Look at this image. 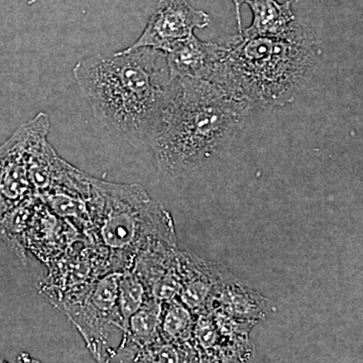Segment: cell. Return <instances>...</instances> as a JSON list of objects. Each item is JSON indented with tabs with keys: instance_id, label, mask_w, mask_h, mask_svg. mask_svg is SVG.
<instances>
[{
	"instance_id": "1",
	"label": "cell",
	"mask_w": 363,
	"mask_h": 363,
	"mask_svg": "<svg viewBox=\"0 0 363 363\" xmlns=\"http://www.w3.org/2000/svg\"><path fill=\"white\" fill-rule=\"evenodd\" d=\"M74 78L106 130L135 147L150 145L171 91L164 52L121 50L80 60Z\"/></svg>"
},
{
	"instance_id": "2",
	"label": "cell",
	"mask_w": 363,
	"mask_h": 363,
	"mask_svg": "<svg viewBox=\"0 0 363 363\" xmlns=\"http://www.w3.org/2000/svg\"><path fill=\"white\" fill-rule=\"evenodd\" d=\"M252 108L247 100L200 79H173L150 140L157 168L187 176L223 154Z\"/></svg>"
},
{
	"instance_id": "3",
	"label": "cell",
	"mask_w": 363,
	"mask_h": 363,
	"mask_svg": "<svg viewBox=\"0 0 363 363\" xmlns=\"http://www.w3.org/2000/svg\"><path fill=\"white\" fill-rule=\"evenodd\" d=\"M320 47L309 26L294 21L278 37L230 35V50L211 83L247 100L252 107L291 104L317 65Z\"/></svg>"
},
{
	"instance_id": "4",
	"label": "cell",
	"mask_w": 363,
	"mask_h": 363,
	"mask_svg": "<svg viewBox=\"0 0 363 363\" xmlns=\"http://www.w3.org/2000/svg\"><path fill=\"white\" fill-rule=\"evenodd\" d=\"M96 223L104 247L133 264L138 253L176 247L175 226L169 212L150 199L140 185H114L91 179Z\"/></svg>"
},
{
	"instance_id": "5",
	"label": "cell",
	"mask_w": 363,
	"mask_h": 363,
	"mask_svg": "<svg viewBox=\"0 0 363 363\" xmlns=\"http://www.w3.org/2000/svg\"><path fill=\"white\" fill-rule=\"evenodd\" d=\"M49 121L45 113L25 124L0 147V218L26 201L33 189L30 167L45 140Z\"/></svg>"
},
{
	"instance_id": "6",
	"label": "cell",
	"mask_w": 363,
	"mask_h": 363,
	"mask_svg": "<svg viewBox=\"0 0 363 363\" xmlns=\"http://www.w3.org/2000/svg\"><path fill=\"white\" fill-rule=\"evenodd\" d=\"M209 14L196 9L188 0H161L150 14L145 30L138 40L125 50L150 48L168 52L176 43L207 28Z\"/></svg>"
},
{
	"instance_id": "7",
	"label": "cell",
	"mask_w": 363,
	"mask_h": 363,
	"mask_svg": "<svg viewBox=\"0 0 363 363\" xmlns=\"http://www.w3.org/2000/svg\"><path fill=\"white\" fill-rule=\"evenodd\" d=\"M229 50L230 35L203 42L192 33L164 52L169 76L172 80L191 78L211 82Z\"/></svg>"
},
{
	"instance_id": "8",
	"label": "cell",
	"mask_w": 363,
	"mask_h": 363,
	"mask_svg": "<svg viewBox=\"0 0 363 363\" xmlns=\"http://www.w3.org/2000/svg\"><path fill=\"white\" fill-rule=\"evenodd\" d=\"M252 11V23L241 30L245 37H278L284 35L295 21L291 1L245 0Z\"/></svg>"
},
{
	"instance_id": "9",
	"label": "cell",
	"mask_w": 363,
	"mask_h": 363,
	"mask_svg": "<svg viewBox=\"0 0 363 363\" xmlns=\"http://www.w3.org/2000/svg\"><path fill=\"white\" fill-rule=\"evenodd\" d=\"M162 302L149 298L140 309L131 315L124 332L123 341L117 352L133 348H147L156 345L160 336V316Z\"/></svg>"
},
{
	"instance_id": "10",
	"label": "cell",
	"mask_w": 363,
	"mask_h": 363,
	"mask_svg": "<svg viewBox=\"0 0 363 363\" xmlns=\"http://www.w3.org/2000/svg\"><path fill=\"white\" fill-rule=\"evenodd\" d=\"M215 294H218L224 310L236 318L255 320L262 317L266 310L264 298L240 286L238 281H222Z\"/></svg>"
},
{
	"instance_id": "11",
	"label": "cell",
	"mask_w": 363,
	"mask_h": 363,
	"mask_svg": "<svg viewBox=\"0 0 363 363\" xmlns=\"http://www.w3.org/2000/svg\"><path fill=\"white\" fill-rule=\"evenodd\" d=\"M192 311L176 298L162 302L160 336L167 343H184L193 331Z\"/></svg>"
},
{
	"instance_id": "12",
	"label": "cell",
	"mask_w": 363,
	"mask_h": 363,
	"mask_svg": "<svg viewBox=\"0 0 363 363\" xmlns=\"http://www.w3.org/2000/svg\"><path fill=\"white\" fill-rule=\"evenodd\" d=\"M149 298L147 288L135 272H121L118 281L117 308L123 317L125 330L131 315L135 314Z\"/></svg>"
},
{
	"instance_id": "13",
	"label": "cell",
	"mask_w": 363,
	"mask_h": 363,
	"mask_svg": "<svg viewBox=\"0 0 363 363\" xmlns=\"http://www.w3.org/2000/svg\"><path fill=\"white\" fill-rule=\"evenodd\" d=\"M234 7H235V13H236V20H238V33H240L242 30V23H241V16H240V7L245 4V0H233Z\"/></svg>"
},
{
	"instance_id": "14",
	"label": "cell",
	"mask_w": 363,
	"mask_h": 363,
	"mask_svg": "<svg viewBox=\"0 0 363 363\" xmlns=\"http://www.w3.org/2000/svg\"></svg>"
}]
</instances>
